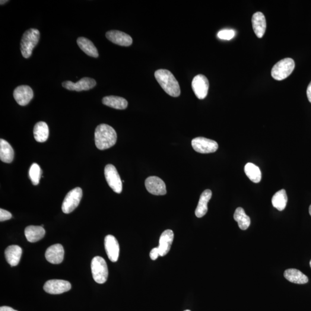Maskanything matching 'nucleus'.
Returning <instances> with one entry per match:
<instances>
[{
    "instance_id": "obj_23",
    "label": "nucleus",
    "mask_w": 311,
    "mask_h": 311,
    "mask_svg": "<svg viewBox=\"0 0 311 311\" xmlns=\"http://www.w3.org/2000/svg\"><path fill=\"white\" fill-rule=\"evenodd\" d=\"M78 44L82 51L89 56L97 58L99 53L97 47L90 40L84 37L78 38L77 40Z\"/></svg>"
},
{
    "instance_id": "obj_13",
    "label": "nucleus",
    "mask_w": 311,
    "mask_h": 311,
    "mask_svg": "<svg viewBox=\"0 0 311 311\" xmlns=\"http://www.w3.org/2000/svg\"><path fill=\"white\" fill-rule=\"evenodd\" d=\"M14 97L19 105L25 106L33 99V91L28 85H20L14 90Z\"/></svg>"
},
{
    "instance_id": "obj_10",
    "label": "nucleus",
    "mask_w": 311,
    "mask_h": 311,
    "mask_svg": "<svg viewBox=\"0 0 311 311\" xmlns=\"http://www.w3.org/2000/svg\"><path fill=\"white\" fill-rule=\"evenodd\" d=\"M72 285L69 282L62 280H51L44 285L46 292L52 294H59L66 292L71 290Z\"/></svg>"
},
{
    "instance_id": "obj_24",
    "label": "nucleus",
    "mask_w": 311,
    "mask_h": 311,
    "mask_svg": "<svg viewBox=\"0 0 311 311\" xmlns=\"http://www.w3.org/2000/svg\"><path fill=\"white\" fill-rule=\"evenodd\" d=\"M14 158V151L11 145L4 139H0V159L4 163H11Z\"/></svg>"
},
{
    "instance_id": "obj_14",
    "label": "nucleus",
    "mask_w": 311,
    "mask_h": 311,
    "mask_svg": "<svg viewBox=\"0 0 311 311\" xmlns=\"http://www.w3.org/2000/svg\"><path fill=\"white\" fill-rule=\"evenodd\" d=\"M104 246L108 257L111 261L116 262L118 260L119 246L116 238L109 234L104 239Z\"/></svg>"
},
{
    "instance_id": "obj_9",
    "label": "nucleus",
    "mask_w": 311,
    "mask_h": 311,
    "mask_svg": "<svg viewBox=\"0 0 311 311\" xmlns=\"http://www.w3.org/2000/svg\"><path fill=\"white\" fill-rule=\"evenodd\" d=\"M192 87L195 96L199 99H204L207 97L209 83L208 78L202 75H198L193 78Z\"/></svg>"
},
{
    "instance_id": "obj_22",
    "label": "nucleus",
    "mask_w": 311,
    "mask_h": 311,
    "mask_svg": "<svg viewBox=\"0 0 311 311\" xmlns=\"http://www.w3.org/2000/svg\"><path fill=\"white\" fill-rule=\"evenodd\" d=\"M284 277L287 280L297 284H304L309 282V278L299 270L288 269L284 272Z\"/></svg>"
},
{
    "instance_id": "obj_11",
    "label": "nucleus",
    "mask_w": 311,
    "mask_h": 311,
    "mask_svg": "<svg viewBox=\"0 0 311 311\" xmlns=\"http://www.w3.org/2000/svg\"><path fill=\"white\" fill-rule=\"evenodd\" d=\"M146 189L149 193L155 195H164L167 193L166 184L157 176L148 177L145 180Z\"/></svg>"
},
{
    "instance_id": "obj_30",
    "label": "nucleus",
    "mask_w": 311,
    "mask_h": 311,
    "mask_svg": "<svg viewBox=\"0 0 311 311\" xmlns=\"http://www.w3.org/2000/svg\"><path fill=\"white\" fill-rule=\"evenodd\" d=\"M42 173L39 165L37 163L32 164L29 170V176L34 185L36 186L39 184Z\"/></svg>"
},
{
    "instance_id": "obj_7",
    "label": "nucleus",
    "mask_w": 311,
    "mask_h": 311,
    "mask_svg": "<svg viewBox=\"0 0 311 311\" xmlns=\"http://www.w3.org/2000/svg\"><path fill=\"white\" fill-rule=\"evenodd\" d=\"M104 175L108 185L114 192L120 194L122 191V182L115 166L107 164L104 169Z\"/></svg>"
},
{
    "instance_id": "obj_3",
    "label": "nucleus",
    "mask_w": 311,
    "mask_h": 311,
    "mask_svg": "<svg viewBox=\"0 0 311 311\" xmlns=\"http://www.w3.org/2000/svg\"><path fill=\"white\" fill-rule=\"evenodd\" d=\"M39 38L40 33L37 29L30 28L25 32L20 43L21 53L24 58H30L33 49L39 42Z\"/></svg>"
},
{
    "instance_id": "obj_19",
    "label": "nucleus",
    "mask_w": 311,
    "mask_h": 311,
    "mask_svg": "<svg viewBox=\"0 0 311 311\" xmlns=\"http://www.w3.org/2000/svg\"><path fill=\"white\" fill-rule=\"evenodd\" d=\"M22 254V249L17 245H12L5 250V255L6 261L12 267L17 266L20 262Z\"/></svg>"
},
{
    "instance_id": "obj_6",
    "label": "nucleus",
    "mask_w": 311,
    "mask_h": 311,
    "mask_svg": "<svg viewBox=\"0 0 311 311\" xmlns=\"http://www.w3.org/2000/svg\"><path fill=\"white\" fill-rule=\"evenodd\" d=\"M82 191L80 187H76L66 195L62 205V210L64 214H71L78 208L81 201Z\"/></svg>"
},
{
    "instance_id": "obj_1",
    "label": "nucleus",
    "mask_w": 311,
    "mask_h": 311,
    "mask_svg": "<svg viewBox=\"0 0 311 311\" xmlns=\"http://www.w3.org/2000/svg\"><path fill=\"white\" fill-rule=\"evenodd\" d=\"M117 133L112 126L100 124L95 132V141L97 147L100 150H107L116 144Z\"/></svg>"
},
{
    "instance_id": "obj_31",
    "label": "nucleus",
    "mask_w": 311,
    "mask_h": 311,
    "mask_svg": "<svg viewBox=\"0 0 311 311\" xmlns=\"http://www.w3.org/2000/svg\"><path fill=\"white\" fill-rule=\"evenodd\" d=\"M236 32L233 30H223L219 31L217 37L220 39L231 40L235 36Z\"/></svg>"
},
{
    "instance_id": "obj_25",
    "label": "nucleus",
    "mask_w": 311,
    "mask_h": 311,
    "mask_svg": "<svg viewBox=\"0 0 311 311\" xmlns=\"http://www.w3.org/2000/svg\"><path fill=\"white\" fill-rule=\"evenodd\" d=\"M102 102L104 105L117 110H125L128 106V101L124 98L116 96L104 97Z\"/></svg>"
},
{
    "instance_id": "obj_38",
    "label": "nucleus",
    "mask_w": 311,
    "mask_h": 311,
    "mask_svg": "<svg viewBox=\"0 0 311 311\" xmlns=\"http://www.w3.org/2000/svg\"><path fill=\"white\" fill-rule=\"evenodd\" d=\"M310 267H311V261H310Z\"/></svg>"
},
{
    "instance_id": "obj_26",
    "label": "nucleus",
    "mask_w": 311,
    "mask_h": 311,
    "mask_svg": "<svg viewBox=\"0 0 311 311\" xmlns=\"http://www.w3.org/2000/svg\"><path fill=\"white\" fill-rule=\"evenodd\" d=\"M34 136L37 142L46 141L49 136V129L47 123L44 122H38L34 126Z\"/></svg>"
},
{
    "instance_id": "obj_28",
    "label": "nucleus",
    "mask_w": 311,
    "mask_h": 311,
    "mask_svg": "<svg viewBox=\"0 0 311 311\" xmlns=\"http://www.w3.org/2000/svg\"><path fill=\"white\" fill-rule=\"evenodd\" d=\"M234 220L238 223V226L242 230H246L250 227V218L246 214L242 208H237L233 215Z\"/></svg>"
},
{
    "instance_id": "obj_20",
    "label": "nucleus",
    "mask_w": 311,
    "mask_h": 311,
    "mask_svg": "<svg viewBox=\"0 0 311 311\" xmlns=\"http://www.w3.org/2000/svg\"><path fill=\"white\" fill-rule=\"evenodd\" d=\"M211 190H206L202 193L199 200L197 207L195 212V215L198 218L204 217L208 212V204L212 198Z\"/></svg>"
},
{
    "instance_id": "obj_35",
    "label": "nucleus",
    "mask_w": 311,
    "mask_h": 311,
    "mask_svg": "<svg viewBox=\"0 0 311 311\" xmlns=\"http://www.w3.org/2000/svg\"><path fill=\"white\" fill-rule=\"evenodd\" d=\"M0 311H18L13 309L11 307H9L7 306H3L0 308Z\"/></svg>"
},
{
    "instance_id": "obj_17",
    "label": "nucleus",
    "mask_w": 311,
    "mask_h": 311,
    "mask_svg": "<svg viewBox=\"0 0 311 311\" xmlns=\"http://www.w3.org/2000/svg\"><path fill=\"white\" fill-rule=\"evenodd\" d=\"M174 234L173 231L167 230L163 232L160 237L159 246L157 247L160 256L166 255L170 252L174 241Z\"/></svg>"
},
{
    "instance_id": "obj_33",
    "label": "nucleus",
    "mask_w": 311,
    "mask_h": 311,
    "mask_svg": "<svg viewBox=\"0 0 311 311\" xmlns=\"http://www.w3.org/2000/svg\"><path fill=\"white\" fill-rule=\"evenodd\" d=\"M158 256H160V253L159 252H158L157 247L152 249L150 253L151 258L154 260V261H155V260L157 259Z\"/></svg>"
},
{
    "instance_id": "obj_8",
    "label": "nucleus",
    "mask_w": 311,
    "mask_h": 311,
    "mask_svg": "<svg viewBox=\"0 0 311 311\" xmlns=\"http://www.w3.org/2000/svg\"><path fill=\"white\" fill-rule=\"evenodd\" d=\"M192 145L194 150L201 154L214 153L218 148L217 142L204 137H196L193 139Z\"/></svg>"
},
{
    "instance_id": "obj_2",
    "label": "nucleus",
    "mask_w": 311,
    "mask_h": 311,
    "mask_svg": "<svg viewBox=\"0 0 311 311\" xmlns=\"http://www.w3.org/2000/svg\"><path fill=\"white\" fill-rule=\"evenodd\" d=\"M155 77L167 94L173 97H179V84L172 73L166 69H159L155 72Z\"/></svg>"
},
{
    "instance_id": "obj_15",
    "label": "nucleus",
    "mask_w": 311,
    "mask_h": 311,
    "mask_svg": "<svg viewBox=\"0 0 311 311\" xmlns=\"http://www.w3.org/2000/svg\"><path fill=\"white\" fill-rule=\"evenodd\" d=\"M47 261L53 264H59L64 258V249L60 244H56L47 249L45 253Z\"/></svg>"
},
{
    "instance_id": "obj_37",
    "label": "nucleus",
    "mask_w": 311,
    "mask_h": 311,
    "mask_svg": "<svg viewBox=\"0 0 311 311\" xmlns=\"http://www.w3.org/2000/svg\"><path fill=\"white\" fill-rule=\"evenodd\" d=\"M309 212H310V214L311 216V206H310V208H309Z\"/></svg>"
},
{
    "instance_id": "obj_32",
    "label": "nucleus",
    "mask_w": 311,
    "mask_h": 311,
    "mask_svg": "<svg viewBox=\"0 0 311 311\" xmlns=\"http://www.w3.org/2000/svg\"><path fill=\"white\" fill-rule=\"evenodd\" d=\"M12 217V215L10 212L4 210V209H0V221L2 222L10 220Z\"/></svg>"
},
{
    "instance_id": "obj_5",
    "label": "nucleus",
    "mask_w": 311,
    "mask_h": 311,
    "mask_svg": "<svg viewBox=\"0 0 311 311\" xmlns=\"http://www.w3.org/2000/svg\"><path fill=\"white\" fill-rule=\"evenodd\" d=\"M91 271L95 282L100 284L105 283L109 275L105 260L100 256L94 257L91 262Z\"/></svg>"
},
{
    "instance_id": "obj_27",
    "label": "nucleus",
    "mask_w": 311,
    "mask_h": 311,
    "mask_svg": "<svg viewBox=\"0 0 311 311\" xmlns=\"http://www.w3.org/2000/svg\"><path fill=\"white\" fill-rule=\"evenodd\" d=\"M288 196L286 191L282 189L276 193L272 196V206L279 211H284L286 208Z\"/></svg>"
},
{
    "instance_id": "obj_29",
    "label": "nucleus",
    "mask_w": 311,
    "mask_h": 311,
    "mask_svg": "<svg viewBox=\"0 0 311 311\" xmlns=\"http://www.w3.org/2000/svg\"><path fill=\"white\" fill-rule=\"evenodd\" d=\"M247 177L253 183H259L262 179V173L258 166L252 163H247L244 167Z\"/></svg>"
},
{
    "instance_id": "obj_12",
    "label": "nucleus",
    "mask_w": 311,
    "mask_h": 311,
    "mask_svg": "<svg viewBox=\"0 0 311 311\" xmlns=\"http://www.w3.org/2000/svg\"><path fill=\"white\" fill-rule=\"evenodd\" d=\"M97 82L93 78H84L78 82H73L71 81H66L63 82L62 86L69 91L80 92L88 91L96 86Z\"/></svg>"
},
{
    "instance_id": "obj_4",
    "label": "nucleus",
    "mask_w": 311,
    "mask_h": 311,
    "mask_svg": "<svg viewBox=\"0 0 311 311\" xmlns=\"http://www.w3.org/2000/svg\"><path fill=\"white\" fill-rule=\"evenodd\" d=\"M294 68L295 63L293 59L284 58L274 65L272 69L271 75L276 80H283L291 75Z\"/></svg>"
},
{
    "instance_id": "obj_39",
    "label": "nucleus",
    "mask_w": 311,
    "mask_h": 311,
    "mask_svg": "<svg viewBox=\"0 0 311 311\" xmlns=\"http://www.w3.org/2000/svg\"><path fill=\"white\" fill-rule=\"evenodd\" d=\"M185 311H190V310H186Z\"/></svg>"
},
{
    "instance_id": "obj_34",
    "label": "nucleus",
    "mask_w": 311,
    "mask_h": 311,
    "mask_svg": "<svg viewBox=\"0 0 311 311\" xmlns=\"http://www.w3.org/2000/svg\"><path fill=\"white\" fill-rule=\"evenodd\" d=\"M307 95L308 99H309L310 102L311 103V82L309 85V86H308L307 90Z\"/></svg>"
},
{
    "instance_id": "obj_21",
    "label": "nucleus",
    "mask_w": 311,
    "mask_h": 311,
    "mask_svg": "<svg viewBox=\"0 0 311 311\" xmlns=\"http://www.w3.org/2000/svg\"><path fill=\"white\" fill-rule=\"evenodd\" d=\"M25 236L28 242L35 243L42 239L45 235V230L42 226L30 225L25 228Z\"/></svg>"
},
{
    "instance_id": "obj_36",
    "label": "nucleus",
    "mask_w": 311,
    "mask_h": 311,
    "mask_svg": "<svg viewBox=\"0 0 311 311\" xmlns=\"http://www.w3.org/2000/svg\"><path fill=\"white\" fill-rule=\"evenodd\" d=\"M6 2H8V1H2L1 0V1H0V2H1L0 4H1V5L4 4Z\"/></svg>"
},
{
    "instance_id": "obj_18",
    "label": "nucleus",
    "mask_w": 311,
    "mask_h": 311,
    "mask_svg": "<svg viewBox=\"0 0 311 311\" xmlns=\"http://www.w3.org/2000/svg\"><path fill=\"white\" fill-rule=\"evenodd\" d=\"M252 24L253 31L257 37L262 38L266 32V21L265 15L261 12H257L253 15Z\"/></svg>"
},
{
    "instance_id": "obj_16",
    "label": "nucleus",
    "mask_w": 311,
    "mask_h": 311,
    "mask_svg": "<svg viewBox=\"0 0 311 311\" xmlns=\"http://www.w3.org/2000/svg\"><path fill=\"white\" fill-rule=\"evenodd\" d=\"M106 36L111 42L119 46H129L133 43L132 37L122 31L118 30L108 31Z\"/></svg>"
}]
</instances>
